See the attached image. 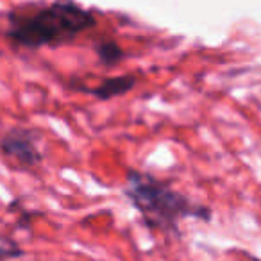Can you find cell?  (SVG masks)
Returning <instances> with one entry per match:
<instances>
[{
    "instance_id": "cell-1",
    "label": "cell",
    "mask_w": 261,
    "mask_h": 261,
    "mask_svg": "<svg viewBox=\"0 0 261 261\" xmlns=\"http://www.w3.org/2000/svg\"><path fill=\"white\" fill-rule=\"evenodd\" d=\"M8 23L6 34L13 43L38 50L73 41L97 25V16L73 0H56L29 15L11 13Z\"/></svg>"
},
{
    "instance_id": "cell-2",
    "label": "cell",
    "mask_w": 261,
    "mask_h": 261,
    "mask_svg": "<svg viewBox=\"0 0 261 261\" xmlns=\"http://www.w3.org/2000/svg\"><path fill=\"white\" fill-rule=\"evenodd\" d=\"M123 192L133 207L142 215L145 225L152 231L179 236V224L185 218L211 220L210 207L193 202L185 193L174 190L168 182L154 177L149 172L130 168L127 172Z\"/></svg>"
},
{
    "instance_id": "cell-3",
    "label": "cell",
    "mask_w": 261,
    "mask_h": 261,
    "mask_svg": "<svg viewBox=\"0 0 261 261\" xmlns=\"http://www.w3.org/2000/svg\"><path fill=\"white\" fill-rule=\"evenodd\" d=\"M40 135L29 129H11L0 138V152L16 160L25 167H36L43 161V154L38 149Z\"/></svg>"
},
{
    "instance_id": "cell-4",
    "label": "cell",
    "mask_w": 261,
    "mask_h": 261,
    "mask_svg": "<svg viewBox=\"0 0 261 261\" xmlns=\"http://www.w3.org/2000/svg\"><path fill=\"white\" fill-rule=\"evenodd\" d=\"M136 83H138V79L135 75L125 73V75H118V77H108L98 86L90 88L86 91L91 97L98 98V100H111L115 97H122V95L129 93L136 86Z\"/></svg>"
},
{
    "instance_id": "cell-5",
    "label": "cell",
    "mask_w": 261,
    "mask_h": 261,
    "mask_svg": "<svg viewBox=\"0 0 261 261\" xmlns=\"http://www.w3.org/2000/svg\"><path fill=\"white\" fill-rule=\"evenodd\" d=\"M95 52H97V56H98V61L104 66H108V68L116 66L125 58L123 48L120 47L115 40H111V38H102V40H98L97 45H95Z\"/></svg>"
},
{
    "instance_id": "cell-6",
    "label": "cell",
    "mask_w": 261,
    "mask_h": 261,
    "mask_svg": "<svg viewBox=\"0 0 261 261\" xmlns=\"http://www.w3.org/2000/svg\"><path fill=\"white\" fill-rule=\"evenodd\" d=\"M23 250L20 249V245L11 240L9 236H0V261L4 259H16V257H22Z\"/></svg>"
},
{
    "instance_id": "cell-7",
    "label": "cell",
    "mask_w": 261,
    "mask_h": 261,
    "mask_svg": "<svg viewBox=\"0 0 261 261\" xmlns=\"http://www.w3.org/2000/svg\"><path fill=\"white\" fill-rule=\"evenodd\" d=\"M16 204H18V200H16ZM18 210H20V204H18ZM31 220H33V213H31V211H27V210H20V217H18L16 225H18V227L27 229L31 225Z\"/></svg>"
}]
</instances>
